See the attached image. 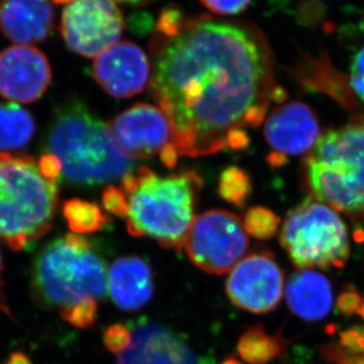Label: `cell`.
I'll return each mask as SVG.
<instances>
[{
  "instance_id": "1",
  "label": "cell",
  "mask_w": 364,
  "mask_h": 364,
  "mask_svg": "<svg viewBox=\"0 0 364 364\" xmlns=\"http://www.w3.org/2000/svg\"><path fill=\"white\" fill-rule=\"evenodd\" d=\"M149 51L148 88L172 124L179 156L246 149L247 129L287 97L277 85L270 44L249 21L188 17L167 6Z\"/></svg>"
},
{
  "instance_id": "2",
  "label": "cell",
  "mask_w": 364,
  "mask_h": 364,
  "mask_svg": "<svg viewBox=\"0 0 364 364\" xmlns=\"http://www.w3.org/2000/svg\"><path fill=\"white\" fill-rule=\"evenodd\" d=\"M46 148L60 161L62 176L73 185H105L134 171L133 160L116 147L108 124L77 100L57 109Z\"/></svg>"
},
{
  "instance_id": "3",
  "label": "cell",
  "mask_w": 364,
  "mask_h": 364,
  "mask_svg": "<svg viewBox=\"0 0 364 364\" xmlns=\"http://www.w3.org/2000/svg\"><path fill=\"white\" fill-rule=\"evenodd\" d=\"M121 182L128 201L130 235L154 239L164 249H181L194 220L201 178L192 171L159 176L148 167H140Z\"/></svg>"
},
{
  "instance_id": "4",
  "label": "cell",
  "mask_w": 364,
  "mask_h": 364,
  "mask_svg": "<svg viewBox=\"0 0 364 364\" xmlns=\"http://www.w3.org/2000/svg\"><path fill=\"white\" fill-rule=\"evenodd\" d=\"M31 287L41 306L60 314L85 299L105 297L107 267L89 239L68 233L48 242L36 256Z\"/></svg>"
},
{
  "instance_id": "5",
  "label": "cell",
  "mask_w": 364,
  "mask_h": 364,
  "mask_svg": "<svg viewBox=\"0 0 364 364\" xmlns=\"http://www.w3.org/2000/svg\"><path fill=\"white\" fill-rule=\"evenodd\" d=\"M58 206V182L35 159L0 151V242L28 249L50 231Z\"/></svg>"
},
{
  "instance_id": "6",
  "label": "cell",
  "mask_w": 364,
  "mask_h": 364,
  "mask_svg": "<svg viewBox=\"0 0 364 364\" xmlns=\"http://www.w3.org/2000/svg\"><path fill=\"white\" fill-rule=\"evenodd\" d=\"M304 178L317 201L364 221V117L319 137L305 158Z\"/></svg>"
},
{
  "instance_id": "7",
  "label": "cell",
  "mask_w": 364,
  "mask_h": 364,
  "mask_svg": "<svg viewBox=\"0 0 364 364\" xmlns=\"http://www.w3.org/2000/svg\"><path fill=\"white\" fill-rule=\"evenodd\" d=\"M280 242L296 267H343L350 245L347 228L336 210L306 199L285 218Z\"/></svg>"
},
{
  "instance_id": "8",
  "label": "cell",
  "mask_w": 364,
  "mask_h": 364,
  "mask_svg": "<svg viewBox=\"0 0 364 364\" xmlns=\"http://www.w3.org/2000/svg\"><path fill=\"white\" fill-rule=\"evenodd\" d=\"M249 244L238 215L228 210H210L194 218L183 247L200 270L224 274L240 262Z\"/></svg>"
},
{
  "instance_id": "9",
  "label": "cell",
  "mask_w": 364,
  "mask_h": 364,
  "mask_svg": "<svg viewBox=\"0 0 364 364\" xmlns=\"http://www.w3.org/2000/svg\"><path fill=\"white\" fill-rule=\"evenodd\" d=\"M124 19L114 0H74L64 7L60 32L68 48L98 57L122 37Z\"/></svg>"
},
{
  "instance_id": "10",
  "label": "cell",
  "mask_w": 364,
  "mask_h": 364,
  "mask_svg": "<svg viewBox=\"0 0 364 364\" xmlns=\"http://www.w3.org/2000/svg\"><path fill=\"white\" fill-rule=\"evenodd\" d=\"M283 290V271L269 252H255L240 260L226 282L232 304L252 314L274 310Z\"/></svg>"
},
{
  "instance_id": "11",
  "label": "cell",
  "mask_w": 364,
  "mask_h": 364,
  "mask_svg": "<svg viewBox=\"0 0 364 364\" xmlns=\"http://www.w3.org/2000/svg\"><path fill=\"white\" fill-rule=\"evenodd\" d=\"M116 147L130 160H144L161 155L174 144L168 117L161 109L148 103L130 107L108 124Z\"/></svg>"
},
{
  "instance_id": "12",
  "label": "cell",
  "mask_w": 364,
  "mask_h": 364,
  "mask_svg": "<svg viewBox=\"0 0 364 364\" xmlns=\"http://www.w3.org/2000/svg\"><path fill=\"white\" fill-rule=\"evenodd\" d=\"M264 134L273 151L269 162L278 167L287 162V156L309 154L321 137V126L311 107L291 101L273 109Z\"/></svg>"
},
{
  "instance_id": "13",
  "label": "cell",
  "mask_w": 364,
  "mask_h": 364,
  "mask_svg": "<svg viewBox=\"0 0 364 364\" xmlns=\"http://www.w3.org/2000/svg\"><path fill=\"white\" fill-rule=\"evenodd\" d=\"M53 70L46 55L32 46H9L0 53V96L32 103L49 88Z\"/></svg>"
},
{
  "instance_id": "14",
  "label": "cell",
  "mask_w": 364,
  "mask_h": 364,
  "mask_svg": "<svg viewBox=\"0 0 364 364\" xmlns=\"http://www.w3.org/2000/svg\"><path fill=\"white\" fill-rule=\"evenodd\" d=\"M151 63L140 46L116 43L95 60L92 74L97 85L115 98H129L144 91L151 80Z\"/></svg>"
},
{
  "instance_id": "15",
  "label": "cell",
  "mask_w": 364,
  "mask_h": 364,
  "mask_svg": "<svg viewBox=\"0 0 364 364\" xmlns=\"http://www.w3.org/2000/svg\"><path fill=\"white\" fill-rule=\"evenodd\" d=\"M116 364H205L180 335L160 323L141 319L132 328V343Z\"/></svg>"
},
{
  "instance_id": "16",
  "label": "cell",
  "mask_w": 364,
  "mask_h": 364,
  "mask_svg": "<svg viewBox=\"0 0 364 364\" xmlns=\"http://www.w3.org/2000/svg\"><path fill=\"white\" fill-rule=\"evenodd\" d=\"M55 14L49 0H4L0 30L19 46H32L49 38Z\"/></svg>"
},
{
  "instance_id": "17",
  "label": "cell",
  "mask_w": 364,
  "mask_h": 364,
  "mask_svg": "<svg viewBox=\"0 0 364 364\" xmlns=\"http://www.w3.org/2000/svg\"><path fill=\"white\" fill-rule=\"evenodd\" d=\"M108 289L112 301L124 311L144 308L154 292L149 264L139 257H122L115 260L109 270Z\"/></svg>"
},
{
  "instance_id": "18",
  "label": "cell",
  "mask_w": 364,
  "mask_h": 364,
  "mask_svg": "<svg viewBox=\"0 0 364 364\" xmlns=\"http://www.w3.org/2000/svg\"><path fill=\"white\" fill-rule=\"evenodd\" d=\"M287 301L291 311L305 321L326 318L333 308L331 285L316 271H298L287 283Z\"/></svg>"
},
{
  "instance_id": "19",
  "label": "cell",
  "mask_w": 364,
  "mask_h": 364,
  "mask_svg": "<svg viewBox=\"0 0 364 364\" xmlns=\"http://www.w3.org/2000/svg\"><path fill=\"white\" fill-rule=\"evenodd\" d=\"M31 112L17 103H0V151H21L35 136Z\"/></svg>"
},
{
  "instance_id": "20",
  "label": "cell",
  "mask_w": 364,
  "mask_h": 364,
  "mask_svg": "<svg viewBox=\"0 0 364 364\" xmlns=\"http://www.w3.org/2000/svg\"><path fill=\"white\" fill-rule=\"evenodd\" d=\"M287 341L282 335H270L260 324L242 333L237 344L239 358L249 364H269L282 358Z\"/></svg>"
},
{
  "instance_id": "21",
  "label": "cell",
  "mask_w": 364,
  "mask_h": 364,
  "mask_svg": "<svg viewBox=\"0 0 364 364\" xmlns=\"http://www.w3.org/2000/svg\"><path fill=\"white\" fill-rule=\"evenodd\" d=\"M62 212L69 228L78 235L101 231L112 221V218L103 213L97 203L83 199L67 200L62 206Z\"/></svg>"
},
{
  "instance_id": "22",
  "label": "cell",
  "mask_w": 364,
  "mask_h": 364,
  "mask_svg": "<svg viewBox=\"0 0 364 364\" xmlns=\"http://www.w3.org/2000/svg\"><path fill=\"white\" fill-rule=\"evenodd\" d=\"M252 193V182L244 169L232 166L219 178V194L235 206L242 207Z\"/></svg>"
},
{
  "instance_id": "23",
  "label": "cell",
  "mask_w": 364,
  "mask_h": 364,
  "mask_svg": "<svg viewBox=\"0 0 364 364\" xmlns=\"http://www.w3.org/2000/svg\"><path fill=\"white\" fill-rule=\"evenodd\" d=\"M242 226L255 238L267 240L278 231L279 218L265 207L255 206L246 212Z\"/></svg>"
},
{
  "instance_id": "24",
  "label": "cell",
  "mask_w": 364,
  "mask_h": 364,
  "mask_svg": "<svg viewBox=\"0 0 364 364\" xmlns=\"http://www.w3.org/2000/svg\"><path fill=\"white\" fill-rule=\"evenodd\" d=\"M98 303L95 299H85L73 308L60 312V316L70 326L78 329H89L97 318Z\"/></svg>"
},
{
  "instance_id": "25",
  "label": "cell",
  "mask_w": 364,
  "mask_h": 364,
  "mask_svg": "<svg viewBox=\"0 0 364 364\" xmlns=\"http://www.w3.org/2000/svg\"><path fill=\"white\" fill-rule=\"evenodd\" d=\"M103 343L112 354H121L132 343V330L124 324H114L105 330Z\"/></svg>"
},
{
  "instance_id": "26",
  "label": "cell",
  "mask_w": 364,
  "mask_h": 364,
  "mask_svg": "<svg viewBox=\"0 0 364 364\" xmlns=\"http://www.w3.org/2000/svg\"><path fill=\"white\" fill-rule=\"evenodd\" d=\"M102 203L109 213L126 218L128 213V201L122 189L109 186L102 196Z\"/></svg>"
},
{
  "instance_id": "27",
  "label": "cell",
  "mask_w": 364,
  "mask_h": 364,
  "mask_svg": "<svg viewBox=\"0 0 364 364\" xmlns=\"http://www.w3.org/2000/svg\"><path fill=\"white\" fill-rule=\"evenodd\" d=\"M207 10L221 16L242 14L251 4V0H200Z\"/></svg>"
},
{
  "instance_id": "28",
  "label": "cell",
  "mask_w": 364,
  "mask_h": 364,
  "mask_svg": "<svg viewBox=\"0 0 364 364\" xmlns=\"http://www.w3.org/2000/svg\"><path fill=\"white\" fill-rule=\"evenodd\" d=\"M348 83L364 105V46L353 58Z\"/></svg>"
},
{
  "instance_id": "29",
  "label": "cell",
  "mask_w": 364,
  "mask_h": 364,
  "mask_svg": "<svg viewBox=\"0 0 364 364\" xmlns=\"http://www.w3.org/2000/svg\"><path fill=\"white\" fill-rule=\"evenodd\" d=\"M340 306L344 311L358 312L364 317V304H362V301L358 294H346L344 298L341 299Z\"/></svg>"
},
{
  "instance_id": "30",
  "label": "cell",
  "mask_w": 364,
  "mask_h": 364,
  "mask_svg": "<svg viewBox=\"0 0 364 364\" xmlns=\"http://www.w3.org/2000/svg\"><path fill=\"white\" fill-rule=\"evenodd\" d=\"M3 271V258L0 255V311L5 312L7 315L11 316L10 310L7 308L6 301H5V294H4Z\"/></svg>"
},
{
  "instance_id": "31",
  "label": "cell",
  "mask_w": 364,
  "mask_h": 364,
  "mask_svg": "<svg viewBox=\"0 0 364 364\" xmlns=\"http://www.w3.org/2000/svg\"><path fill=\"white\" fill-rule=\"evenodd\" d=\"M5 364H31V361L23 353H14V354L10 355V358Z\"/></svg>"
},
{
  "instance_id": "32",
  "label": "cell",
  "mask_w": 364,
  "mask_h": 364,
  "mask_svg": "<svg viewBox=\"0 0 364 364\" xmlns=\"http://www.w3.org/2000/svg\"><path fill=\"white\" fill-rule=\"evenodd\" d=\"M151 1H153V0H128V4L141 6V5H147V4L151 3Z\"/></svg>"
},
{
  "instance_id": "33",
  "label": "cell",
  "mask_w": 364,
  "mask_h": 364,
  "mask_svg": "<svg viewBox=\"0 0 364 364\" xmlns=\"http://www.w3.org/2000/svg\"><path fill=\"white\" fill-rule=\"evenodd\" d=\"M223 364H240V362L237 361L235 358H228L226 361H224V363Z\"/></svg>"
},
{
  "instance_id": "34",
  "label": "cell",
  "mask_w": 364,
  "mask_h": 364,
  "mask_svg": "<svg viewBox=\"0 0 364 364\" xmlns=\"http://www.w3.org/2000/svg\"><path fill=\"white\" fill-rule=\"evenodd\" d=\"M53 1L56 4H65V5H68V4H70L74 0H53Z\"/></svg>"
},
{
  "instance_id": "35",
  "label": "cell",
  "mask_w": 364,
  "mask_h": 364,
  "mask_svg": "<svg viewBox=\"0 0 364 364\" xmlns=\"http://www.w3.org/2000/svg\"><path fill=\"white\" fill-rule=\"evenodd\" d=\"M114 1H122V3H128V0H114Z\"/></svg>"
},
{
  "instance_id": "36",
  "label": "cell",
  "mask_w": 364,
  "mask_h": 364,
  "mask_svg": "<svg viewBox=\"0 0 364 364\" xmlns=\"http://www.w3.org/2000/svg\"><path fill=\"white\" fill-rule=\"evenodd\" d=\"M4 0H0V9L3 6Z\"/></svg>"
}]
</instances>
